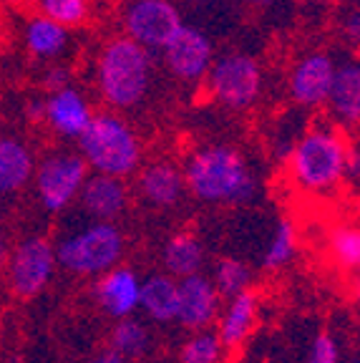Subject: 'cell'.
<instances>
[{
  "label": "cell",
  "mask_w": 360,
  "mask_h": 363,
  "mask_svg": "<svg viewBox=\"0 0 360 363\" xmlns=\"http://www.w3.org/2000/svg\"><path fill=\"white\" fill-rule=\"evenodd\" d=\"M186 194L207 207H244L262 194L257 167L235 144L207 142L191 149L181 167Z\"/></svg>",
  "instance_id": "cell-1"
},
{
  "label": "cell",
  "mask_w": 360,
  "mask_h": 363,
  "mask_svg": "<svg viewBox=\"0 0 360 363\" xmlns=\"http://www.w3.org/2000/svg\"><path fill=\"white\" fill-rule=\"evenodd\" d=\"M157 53L118 33L101 43L94 58V89L99 101L113 111H136L157 86Z\"/></svg>",
  "instance_id": "cell-2"
},
{
  "label": "cell",
  "mask_w": 360,
  "mask_h": 363,
  "mask_svg": "<svg viewBox=\"0 0 360 363\" xmlns=\"http://www.w3.org/2000/svg\"><path fill=\"white\" fill-rule=\"evenodd\" d=\"M348 152V131L330 119L308 124L285 157L290 184L305 197H332L345 184Z\"/></svg>",
  "instance_id": "cell-3"
},
{
  "label": "cell",
  "mask_w": 360,
  "mask_h": 363,
  "mask_svg": "<svg viewBox=\"0 0 360 363\" xmlns=\"http://www.w3.org/2000/svg\"><path fill=\"white\" fill-rule=\"evenodd\" d=\"M76 149L84 157L89 172L131 179L144 164V142L126 113L101 108L94 111Z\"/></svg>",
  "instance_id": "cell-4"
},
{
  "label": "cell",
  "mask_w": 360,
  "mask_h": 363,
  "mask_svg": "<svg viewBox=\"0 0 360 363\" xmlns=\"http://www.w3.org/2000/svg\"><path fill=\"white\" fill-rule=\"evenodd\" d=\"M53 247L58 270H66L74 278L94 280L124 262L126 235L118 222L89 220L76 212V222H68Z\"/></svg>",
  "instance_id": "cell-5"
},
{
  "label": "cell",
  "mask_w": 360,
  "mask_h": 363,
  "mask_svg": "<svg viewBox=\"0 0 360 363\" xmlns=\"http://www.w3.org/2000/svg\"><path fill=\"white\" fill-rule=\"evenodd\" d=\"M202 86L217 106L242 113L249 111L262 99L265 74L252 53L232 48V51L214 56Z\"/></svg>",
  "instance_id": "cell-6"
},
{
  "label": "cell",
  "mask_w": 360,
  "mask_h": 363,
  "mask_svg": "<svg viewBox=\"0 0 360 363\" xmlns=\"http://www.w3.org/2000/svg\"><path fill=\"white\" fill-rule=\"evenodd\" d=\"M86 177H89V167L79 149L53 147L40 154L35 159L33 179H30L38 207L45 215H66L79 199Z\"/></svg>",
  "instance_id": "cell-7"
},
{
  "label": "cell",
  "mask_w": 360,
  "mask_h": 363,
  "mask_svg": "<svg viewBox=\"0 0 360 363\" xmlns=\"http://www.w3.org/2000/svg\"><path fill=\"white\" fill-rule=\"evenodd\" d=\"M56 272L58 260L53 240L43 238V235H26L13 247H8L3 278L8 280L13 295L23 301L43 293L53 283Z\"/></svg>",
  "instance_id": "cell-8"
},
{
  "label": "cell",
  "mask_w": 360,
  "mask_h": 363,
  "mask_svg": "<svg viewBox=\"0 0 360 363\" xmlns=\"http://www.w3.org/2000/svg\"><path fill=\"white\" fill-rule=\"evenodd\" d=\"M214 56H217V48H214L212 35L186 21L157 53L164 71L184 86H202Z\"/></svg>",
  "instance_id": "cell-9"
},
{
  "label": "cell",
  "mask_w": 360,
  "mask_h": 363,
  "mask_svg": "<svg viewBox=\"0 0 360 363\" xmlns=\"http://www.w3.org/2000/svg\"><path fill=\"white\" fill-rule=\"evenodd\" d=\"M181 23L176 0H126L121 8V33L152 53L162 51Z\"/></svg>",
  "instance_id": "cell-10"
},
{
  "label": "cell",
  "mask_w": 360,
  "mask_h": 363,
  "mask_svg": "<svg viewBox=\"0 0 360 363\" xmlns=\"http://www.w3.org/2000/svg\"><path fill=\"white\" fill-rule=\"evenodd\" d=\"M340 53L327 51V48H313L305 51L290 68L287 76V89L290 96L305 111H317L325 106L327 91L332 86V76L338 68Z\"/></svg>",
  "instance_id": "cell-11"
},
{
  "label": "cell",
  "mask_w": 360,
  "mask_h": 363,
  "mask_svg": "<svg viewBox=\"0 0 360 363\" xmlns=\"http://www.w3.org/2000/svg\"><path fill=\"white\" fill-rule=\"evenodd\" d=\"M94 101L84 89L71 81L56 91H48L43 96V121L45 129L56 136L58 142H79L94 116Z\"/></svg>",
  "instance_id": "cell-12"
},
{
  "label": "cell",
  "mask_w": 360,
  "mask_h": 363,
  "mask_svg": "<svg viewBox=\"0 0 360 363\" xmlns=\"http://www.w3.org/2000/svg\"><path fill=\"white\" fill-rule=\"evenodd\" d=\"M131 194L139 199L147 210L169 212L176 210L181 199L186 197L184 174L174 159L159 157L152 162H144L134 174V187Z\"/></svg>",
  "instance_id": "cell-13"
},
{
  "label": "cell",
  "mask_w": 360,
  "mask_h": 363,
  "mask_svg": "<svg viewBox=\"0 0 360 363\" xmlns=\"http://www.w3.org/2000/svg\"><path fill=\"white\" fill-rule=\"evenodd\" d=\"M131 199H134V194H131L129 179L89 172L74 210L89 220L121 222L126 212L131 210Z\"/></svg>",
  "instance_id": "cell-14"
},
{
  "label": "cell",
  "mask_w": 360,
  "mask_h": 363,
  "mask_svg": "<svg viewBox=\"0 0 360 363\" xmlns=\"http://www.w3.org/2000/svg\"><path fill=\"white\" fill-rule=\"evenodd\" d=\"M94 295L96 308L111 320H121L139 313V298H141V275L134 267L118 262L111 270L101 272L94 278Z\"/></svg>",
  "instance_id": "cell-15"
},
{
  "label": "cell",
  "mask_w": 360,
  "mask_h": 363,
  "mask_svg": "<svg viewBox=\"0 0 360 363\" xmlns=\"http://www.w3.org/2000/svg\"><path fill=\"white\" fill-rule=\"evenodd\" d=\"M325 119L343 131H355L360 124V63L355 56L340 53L332 86L325 99Z\"/></svg>",
  "instance_id": "cell-16"
},
{
  "label": "cell",
  "mask_w": 360,
  "mask_h": 363,
  "mask_svg": "<svg viewBox=\"0 0 360 363\" xmlns=\"http://www.w3.org/2000/svg\"><path fill=\"white\" fill-rule=\"evenodd\" d=\"M176 288H179V306L174 323L186 330L212 328L222 308V295L217 293L212 278L204 272H194L176 280Z\"/></svg>",
  "instance_id": "cell-17"
},
{
  "label": "cell",
  "mask_w": 360,
  "mask_h": 363,
  "mask_svg": "<svg viewBox=\"0 0 360 363\" xmlns=\"http://www.w3.org/2000/svg\"><path fill=\"white\" fill-rule=\"evenodd\" d=\"M21 38L33 61L38 63H63L74 53V30L61 23L45 18L43 13H30L21 26Z\"/></svg>",
  "instance_id": "cell-18"
},
{
  "label": "cell",
  "mask_w": 360,
  "mask_h": 363,
  "mask_svg": "<svg viewBox=\"0 0 360 363\" xmlns=\"http://www.w3.org/2000/svg\"><path fill=\"white\" fill-rule=\"evenodd\" d=\"M35 149L16 131H0V199H13L30 187Z\"/></svg>",
  "instance_id": "cell-19"
},
{
  "label": "cell",
  "mask_w": 360,
  "mask_h": 363,
  "mask_svg": "<svg viewBox=\"0 0 360 363\" xmlns=\"http://www.w3.org/2000/svg\"><path fill=\"white\" fill-rule=\"evenodd\" d=\"M257 315H259V298L252 288L242 290V293L222 298V308L217 313V330L222 346L227 351H237L242 348L249 338H252L254 328H257Z\"/></svg>",
  "instance_id": "cell-20"
},
{
  "label": "cell",
  "mask_w": 360,
  "mask_h": 363,
  "mask_svg": "<svg viewBox=\"0 0 360 363\" xmlns=\"http://www.w3.org/2000/svg\"><path fill=\"white\" fill-rule=\"evenodd\" d=\"M176 306H179V288L176 278H171L169 272H152L149 278H141L139 313H144L152 323H174Z\"/></svg>",
  "instance_id": "cell-21"
},
{
  "label": "cell",
  "mask_w": 360,
  "mask_h": 363,
  "mask_svg": "<svg viewBox=\"0 0 360 363\" xmlns=\"http://www.w3.org/2000/svg\"><path fill=\"white\" fill-rule=\"evenodd\" d=\"M207 265V247L199 240V235L181 230L174 233L162 247V267L171 278H186L194 272H202Z\"/></svg>",
  "instance_id": "cell-22"
},
{
  "label": "cell",
  "mask_w": 360,
  "mask_h": 363,
  "mask_svg": "<svg viewBox=\"0 0 360 363\" xmlns=\"http://www.w3.org/2000/svg\"><path fill=\"white\" fill-rule=\"evenodd\" d=\"M108 348L124 356L126 361H139L154 348L152 328L136 315L113 320V328L108 333Z\"/></svg>",
  "instance_id": "cell-23"
},
{
  "label": "cell",
  "mask_w": 360,
  "mask_h": 363,
  "mask_svg": "<svg viewBox=\"0 0 360 363\" xmlns=\"http://www.w3.org/2000/svg\"><path fill=\"white\" fill-rule=\"evenodd\" d=\"M298 252H300L298 227H295V222L290 217H280L270 240H267L265 252H262V267L270 272H280L293 265Z\"/></svg>",
  "instance_id": "cell-24"
},
{
  "label": "cell",
  "mask_w": 360,
  "mask_h": 363,
  "mask_svg": "<svg viewBox=\"0 0 360 363\" xmlns=\"http://www.w3.org/2000/svg\"><path fill=\"white\" fill-rule=\"evenodd\" d=\"M327 252L332 262L345 272H355L360 265V230L355 222H343L330 233Z\"/></svg>",
  "instance_id": "cell-25"
},
{
  "label": "cell",
  "mask_w": 360,
  "mask_h": 363,
  "mask_svg": "<svg viewBox=\"0 0 360 363\" xmlns=\"http://www.w3.org/2000/svg\"><path fill=\"white\" fill-rule=\"evenodd\" d=\"M212 283L222 298L252 288V267L240 257H220L212 267Z\"/></svg>",
  "instance_id": "cell-26"
},
{
  "label": "cell",
  "mask_w": 360,
  "mask_h": 363,
  "mask_svg": "<svg viewBox=\"0 0 360 363\" xmlns=\"http://www.w3.org/2000/svg\"><path fill=\"white\" fill-rule=\"evenodd\" d=\"M33 6L45 18L71 30L84 28L94 16V0H33Z\"/></svg>",
  "instance_id": "cell-27"
},
{
  "label": "cell",
  "mask_w": 360,
  "mask_h": 363,
  "mask_svg": "<svg viewBox=\"0 0 360 363\" xmlns=\"http://www.w3.org/2000/svg\"><path fill=\"white\" fill-rule=\"evenodd\" d=\"M225 353L227 348L214 330H191L189 338L179 346V363H222Z\"/></svg>",
  "instance_id": "cell-28"
},
{
  "label": "cell",
  "mask_w": 360,
  "mask_h": 363,
  "mask_svg": "<svg viewBox=\"0 0 360 363\" xmlns=\"http://www.w3.org/2000/svg\"><path fill=\"white\" fill-rule=\"evenodd\" d=\"M305 363H340V343L338 338L327 330L315 335V340L310 343V353Z\"/></svg>",
  "instance_id": "cell-29"
},
{
  "label": "cell",
  "mask_w": 360,
  "mask_h": 363,
  "mask_svg": "<svg viewBox=\"0 0 360 363\" xmlns=\"http://www.w3.org/2000/svg\"><path fill=\"white\" fill-rule=\"evenodd\" d=\"M338 26H340V35H343L345 43H348L353 51H358V45H360V6L358 3L345 6Z\"/></svg>",
  "instance_id": "cell-30"
},
{
  "label": "cell",
  "mask_w": 360,
  "mask_h": 363,
  "mask_svg": "<svg viewBox=\"0 0 360 363\" xmlns=\"http://www.w3.org/2000/svg\"><path fill=\"white\" fill-rule=\"evenodd\" d=\"M71 68L66 66V63H48L43 71V86L45 91H56L61 89V86L71 84Z\"/></svg>",
  "instance_id": "cell-31"
},
{
  "label": "cell",
  "mask_w": 360,
  "mask_h": 363,
  "mask_svg": "<svg viewBox=\"0 0 360 363\" xmlns=\"http://www.w3.org/2000/svg\"><path fill=\"white\" fill-rule=\"evenodd\" d=\"M358 182H360V149L358 144H350L348 162H345V184L358 187Z\"/></svg>",
  "instance_id": "cell-32"
},
{
  "label": "cell",
  "mask_w": 360,
  "mask_h": 363,
  "mask_svg": "<svg viewBox=\"0 0 360 363\" xmlns=\"http://www.w3.org/2000/svg\"><path fill=\"white\" fill-rule=\"evenodd\" d=\"M26 113H28V119L33 121V124H40V121H43V96L30 99V101L26 104Z\"/></svg>",
  "instance_id": "cell-33"
},
{
  "label": "cell",
  "mask_w": 360,
  "mask_h": 363,
  "mask_svg": "<svg viewBox=\"0 0 360 363\" xmlns=\"http://www.w3.org/2000/svg\"><path fill=\"white\" fill-rule=\"evenodd\" d=\"M91 363H131V361H126L124 356H118L116 351H111V348H106V351L99 353V356H96Z\"/></svg>",
  "instance_id": "cell-34"
},
{
  "label": "cell",
  "mask_w": 360,
  "mask_h": 363,
  "mask_svg": "<svg viewBox=\"0 0 360 363\" xmlns=\"http://www.w3.org/2000/svg\"><path fill=\"white\" fill-rule=\"evenodd\" d=\"M6 257H8V238H6V230L0 227V280H3V272H6Z\"/></svg>",
  "instance_id": "cell-35"
},
{
  "label": "cell",
  "mask_w": 360,
  "mask_h": 363,
  "mask_svg": "<svg viewBox=\"0 0 360 363\" xmlns=\"http://www.w3.org/2000/svg\"><path fill=\"white\" fill-rule=\"evenodd\" d=\"M270 3H272V0H242V6L254 8V11H262V8H267Z\"/></svg>",
  "instance_id": "cell-36"
},
{
  "label": "cell",
  "mask_w": 360,
  "mask_h": 363,
  "mask_svg": "<svg viewBox=\"0 0 360 363\" xmlns=\"http://www.w3.org/2000/svg\"><path fill=\"white\" fill-rule=\"evenodd\" d=\"M181 3L194 6V8H204V6H217V3H222V0H181Z\"/></svg>",
  "instance_id": "cell-37"
},
{
  "label": "cell",
  "mask_w": 360,
  "mask_h": 363,
  "mask_svg": "<svg viewBox=\"0 0 360 363\" xmlns=\"http://www.w3.org/2000/svg\"><path fill=\"white\" fill-rule=\"evenodd\" d=\"M23 3H28V0H0V6H6V8H18V6H23Z\"/></svg>",
  "instance_id": "cell-38"
},
{
  "label": "cell",
  "mask_w": 360,
  "mask_h": 363,
  "mask_svg": "<svg viewBox=\"0 0 360 363\" xmlns=\"http://www.w3.org/2000/svg\"><path fill=\"white\" fill-rule=\"evenodd\" d=\"M340 363H360V361H358V356H350L348 361H340Z\"/></svg>",
  "instance_id": "cell-39"
},
{
  "label": "cell",
  "mask_w": 360,
  "mask_h": 363,
  "mask_svg": "<svg viewBox=\"0 0 360 363\" xmlns=\"http://www.w3.org/2000/svg\"><path fill=\"white\" fill-rule=\"evenodd\" d=\"M340 3H343V6H350V3H360V0H340Z\"/></svg>",
  "instance_id": "cell-40"
}]
</instances>
